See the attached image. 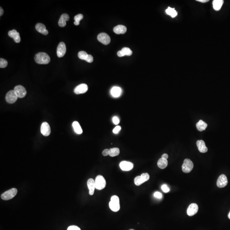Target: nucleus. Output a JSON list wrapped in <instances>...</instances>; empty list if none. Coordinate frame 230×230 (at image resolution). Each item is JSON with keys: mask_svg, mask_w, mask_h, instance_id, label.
<instances>
[{"mask_svg": "<svg viewBox=\"0 0 230 230\" xmlns=\"http://www.w3.org/2000/svg\"><path fill=\"white\" fill-rule=\"evenodd\" d=\"M35 61L38 64H46L50 62V58L46 53L40 52L35 56Z\"/></svg>", "mask_w": 230, "mask_h": 230, "instance_id": "obj_1", "label": "nucleus"}, {"mask_svg": "<svg viewBox=\"0 0 230 230\" xmlns=\"http://www.w3.org/2000/svg\"><path fill=\"white\" fill-rule=\"evenodd\" d=\"M109 206L110 208L113 211H118L120 208L119 197L116 195L112 196L110 199Z\"/></svg>", "mask_w": 230, "mask_h": 230, "instance_id": "obj_2", "label": "nucleus"}, {"mask_svg": "<svg viewBox=\"0 0 230 230\" xmlns=\"http://www.w3.org/2000/svg\"><path fill=\"white\" fill-rule=\"evenodd\" d=\"M18 190L15 188H13L5 191L1 195V198L4 200H8L13 198L17 194Z\"/></svg>", "mask_w": 230, "mask_h": 230, "instance_id": "obj_3", "label": "nucleus"}, {"mask_svg": "<svg viewBox=\"0 0 230 230\" xmlns=\"http://www.w3.org/2000/svg\"><path fill=\"white\" fill-rule=\"evenodd\" d=\"M95 182L96 188L98 190L103 189L106 187V180L104 177L101 175L97 176Z\"/></svg>", "mask_w": 230, "mask_h": 230, "instance_id": "obj_4", "label": "nucleus"}, {"mask_svg": "<svg viewBox=\"0 0 230 230\" xmlns=\"http://www.w3.org/2000/svg\"><path fill=\"white\" fill-rule=\"evenodd\" d=\"M150 175L147 173H143L141 176H137L134 179V183L137 186H139L145 182L148 181Z\"/></svg>", "mask_w": 230, "mask_h": 230, "instance_id": "obj_5", "label": "nucleus"}, {"mask_svg": "<svg viewBox=\"0 0 230 230\" xmlns=\"http://www.w3.org/2000/svg\"><path fill=\"white\" fill-rule=\"evenodd\" d=\"M194 168V164L190 159H184L182 165V170L185 173L191 172Z\"/></svg>", "mask_w": 230, "mask_h": 230, "instance_id": "obj_6", "label": "nucleus"}, {"mask_svg": "<svg viewBox=\"0 0 230 230\" xmlns=\"http://www.w3.org/2000/svg\"><path fill=\"white\" fill-rule=\"evenodd\" d=\"M18 96L14 90L9 91L6 96V101L9 103L13 104L17 101Z\"/></svg>", "mask_w": 230, "mask_h": 230, "instance_id": "obj_7", "label": "nucleus"}, {"mask_svg": "<svg viewBox=\"0 0 230 230\" xmlns=\"http://www.w3.org/2000/svg\"><path fill=\"white\" fill-rule=\"evenodd\" d=\"M14 91L15 92L18 97L19 98L24 97L26 94V91L25 88L21 85H18L15 87Z\"/></svg>", "mask_w": 230, "mask_h": 230, "instance_id": "obj_8", "label": "nucleus"}, {"mask_svg": "<svg viewBox=\"0 0 230 230\" xmlns=\"http://www.w3.org/2000/svg\"><path fill=\"white\" fill-rule=\"evenodd\" d=\"M97 39L99 42L104 45H108L111 41L109 36L105 33H100L98 36Z\"/></svg>", "mask_w": 230, "mask_h": 230, "instance_id": "obj_9", "label": "nucleus"}, {"mask_svg": "<svg viewBox=\"0 0 230 230\" xmlns=\"http://www.w3.org/2000/svg\"><path fill=\"white\" fill-rule=\"evenodd\" d=\"M228 180L227 177L224 174H222L219 176L217 181V186L219 188L225 187L228 184Z\"/></svg>", "mask_w": 230, "mask_h": 230, "instance_id": "obj_10", "label": "nucleus"}, {"mask_svg": "<svg viewBox=\"0 0 230 230\" xmlns=\"http://www.w3.org/2000/svg\"><path fill=\"white\" fill-rule=\"evenodd\" d=\"M41 132L42 134L45 136H48L50 135L51 129L48 123L44 122L42 124L41 127Z\"/></svg>", "mask_w": 230, "mask_h": 230, "instance_id": "obj_11", "label": "nucleus"}, {"mask_svg": "<svg viewBox=\"0 0 230 230\" xmlns=\"http://www.w3.org/2000/svg\"><path fill=\"white\" fill-rule=\"evenodd\" d=\"M66 46L63 42L59 43L57 49V54L59 57H61L64 56L66 54Z\"/></svg>", "mask_w": 230, "mask_h": 230, "instance_id": "obj_12", "label": "nucleus"}, {"mask_svg": "<svg viewBox=\"0 0 230 230\" xmlns=\"http://www.w3.org/2000/svg\"><path fill=\"white\" fill-rule=\"evenodd\" d=\"M198 209L199 208L197 204L192 203L189 206L187 209V214L189 216H194L198 212Z\"/></svg>", "mask_w": 230, "mask_h": 230, "instance_id": "obj_13", "label": "nucleus"}, {"mask_svg": "<svg viewBox=\"0 0 230 230\" xmlns=\"http://www.w3.org/2000/svg\"><path fill=\"white\" fill-rule=\"evenodd\" d=\"M88 87L87 85L85 84H82L77 86L75 88V93L76 94H83L85 93L88 91Z\"/></svg>", "mask_w": 230, "mask_h": 230, "instance_id": "obj_14", "label": "nucleus"}, {"mask_svg": "<svg viewBox=\"0 0 230 230\" xmlns=\"http://www.w3.org/2000/svg\"><path fill=\"white\" fill-rule=\"evenodd\" d=\"M120 169L124 171H129L133 169L134 165L132 163L127 161H122L119 164Z\"/></svg>", "mask_w": 230, "mask_h": 230, "instance_id": "obj_15", "label": "nucleus"}, {"mask_svg": "<svg viewBox=\"0 0 230 230\" xmlns=\"http://www.w3.org/2000/svg\"><path fill=\"white\" fill-rule=\"evenodd\" d=\"M8 35L10 37L13 38L15 42L17 43H19L20 42V38L19 33L16 30H13L9 31L8 32Z\"/></svg>", "mask_w": 230, "mask_h": 230, "instance_id": "obj_16", "label": "nucleus"}, {"mask_svg": "<svg viewBox=\"0 0 230 230\" xmlns=\"http://www.w3.org/2000/svg\"><path fill=\"white\" fill-rule=\"evenodd\" d=\"M69 19V16L67 14L64 13L62 15L58 20V25L60 27H64L66 25V21Z\"/></svg>", "mask_w": 230, "mask_h": 230, "instance_id": "obj_17", "label": "nucleus"}, {"mask_svg": "<svg viewBox=\"0 0 230 230\" xmlns=\"http://www.w3.org/2000/svg\"><path fill=\"white\" fill-rule=\"evenodd\" d=\"M87 184L89 190V194L90 195H93L94 194V190L96 188L95 180L93 178H90L87 181Z\"/></svg>", "mask_w": 230, "mask_h": 230, "instance_id": "obj_18", "label": "nucleus"}, {"mask_svg": "<svg viewBox=\"0 0 230 230\" xmlns=\"http://www.w3.org/2000/svg\"><path fill=\"white\" fill-rule=\"evenodd\" d=\"M36 29L38 32L43 35H47L48 34V31L46 29V26L42 23H38L36 24Z\"/></svg>", "mask_w": 230, "mask_h": 230, "instance_id": "obj_19", "label": "nucleus"}, {"mask_svg": "<svg viewBox=\"0 0 230 230\" xmlns=\"http://www.w3.org/2000/svg\"><path fill=\"white\" fill-rule=\"evenodd\" d=\"M196 145L200 152L205 153L208 151L207 147H206L205 142L202 140L197 141Z\"/></svg>", "mask_w": 230, "mask_h": 230, "instance_id": "obj_20", "label": "nucleus"}, {"mask_svg": "<svg viewBox=\"0 0 230 230\" xmlns=\"http://www.w3.org/2000/svg\"><path fill=\"white\" fill-rule=\"evenodd\" d=\"M114 31L117 34H124L127 31V28L124 26L119 25L115 26Z\"/></svg>", "mask_w": 230, "mask_h": 230, "instance_id": "obj_21", "label": "nucleus"}, {"mask_svg": "<svg viewBox=\"0 0 230 230\" xmlns=\"http://www.w3.org/2000/svg\"><path fill=\"white\" fill-rule=\"evenodd\" d=\"M122 93V89L118 87H114L111 90V95L115 98L120 96Z\"/></svg>", "mask_w": 230, "mask_h": 230, "instance_id": "obj_22", "label": "nucleus"}, {"mask_svg": "<svg viewBox=\"0 0 230 230\" xmlns=\"http://www.w3.org/2000/svg\"><path fill=\"white\" fill-rule=\"evenodd\" d=\"M224 1L223 0H214L213 1V9L216 11H219L223 6Z\"/></svg>", "mask_w": 230, "mask_h": 230, "instance_id": "obj_23", "label": "nucleus"}, {"mask_svg": "<svg viewBox=\"0 0 230 230\" xmlns=\"http://www.w3.org/2000/svg\"><path fill=\"white\" fill-rule=\"evenodd\" d=\"M72 125H73L74 130L75 133L78 134H82V132H83V130H82L80 125L79 124L78 122L75 121L73 123Z\"/></svg>", "mask_w": 230, "mask_h": 230, "instance_id": "obj_24", "label": "nucleus"}, {"mask_svg": "<svg viewBox=\"0 0 230 230\" xmlns=\"http://www.w3.org/2000/svg\"><path fill=\"white\" fill-rule=\"evenodd\" d=\"M196 128L200 131H202L205 130L208 126V124L202 120H200L196 124Z\"/></svg>", "mask_w": 230, "mask_h": 230, "instance_id": "obj_25", "label": "nucleus"}, {"mask_svg": "<svg viewBox=\"0 0 230 230\" xmlns=\"http://www.w3.org/2000/svg\"><path fill=\"white\" fill-rule=\"evenodd\" d=\"M168 161L167 159H163L160 158L158 161L157 165L160 169H165L168 166Z\"/></svg>", "mask_w": 230, "mask_h": 230, "instance_id": "obj_26", "label": "nucleus"}, {"mask_svg": "<svg viewBox=\"0 0 230 230\" xmlns=\"http://www.w3.org/2000/svg\"><path fill=\"white\" fill-rule=\"evenodd\" d=\"M120 153V150L119 148L115 147V148H110L109 149V156L111 157H114L118 156Z\"/></svg>", "mask_w": 230, "mask_h": 230, "instance_id": "obj_27", "label": "nucleus"}, {"mask_svg": "<svg viewBox=\"0 0 230 230\" xmlns=\"http://www.w3.org/2000/svg\"><path fill=\"white\" fill-rule=\"evenodd\" d=\"M165 11L167 14L171 15L172 18H174L177 15V13L174 8H172L170 7H169Z\"/></svg>", "mask_w": 230, "mask_h": 230, "instance_id": "obj_28", "label": "nucleus"}, {"mask_svg": "<svg viewBox=\"0 0 230 230\" xmlns=\"http://www.w3.org/2000/svg\"><path fill=\"white\" fill-rule=\"evenodd\" d=\"M83 17L84 16L81 14H79L75 15L74 17L75 22L74 23V24L76 26L79 25L80 24V21L83 19Z\"/></svg>", "mask_w": 230, "mask_h": 230, "instance_id": "obj_29", "label": "nucleus"}, {"mask_svg": "<svg viewBox=\"0 0 230 230\" xmlns=\"http://www.w3.org/2000/svg\"><path fill=\"white\" fill-rule=\"evenodd\" d=\"M124 56H130L132 55L133 52L132 50L128 48H124L121 50Z\"/></svg>", "mask_w": 230, "mask_h": 230, "instance_id": "obj_30", "label": "nucleus"}, {"mask_svg": "<svg viewBox=\"0 0 230 230\" xmlns=\"http://www.w3.org/2000/svg\"><path fill=\"white\" fill-rule=\"evenodd\" d=\"M88 56L87 53L84 51H80L78 54V57L81 60H85Z\"/></svg>", "mask_w": 230, "mask_h": 230, "instance_id": "obj_31", "label": "nucleus"}, {"mask_svg": "<svg viewBox=\"0 0 230 230\" xmlns=\"http://www.w3.org/2000/svg\"><path fill=\"white\" fill-rule=\"evenodd\" d=\"M8 62L7 60L3 58H1L0 59V67L5 68L7 66Z\"/></svg>", "mask_w": 230, "mask_h": 230, "instance_id": "obj_32", "label": "nucleus"}, {"mask_svg": "<svg viewBox=\"0 0 230 230\" xmlns=\"http://www.w3.org/2000/svg\"><path fill=\"white\" fill-rule=\"evenodd\" d=\"M162 189L165 193H168L170 191V189L166 184H163L162 186Z\"/></svg>", "mask_w": 230, "mask_h": 230, "instance_id": "obj_33", "label": "nucleus"}, {"mask_svg": "<svg viewBox=\"0 0 230 230\" xmlns=\"http://www.w3.org/2000/svg\"><path fill=\"white\" fill-rule=\"evenodd\" d=\"M67 230H81L78 226L75 225H71L68 228Z\"/></svg>", "mask_w": 230, "mask_h": 230, "instance_id": "obj_34", "label": "nucleus"}, {"mask_svg": "<svg viewBox=\"0 0 230 230\" xmlns=\"http://www.w3.org/2000/svg\"><path fill=\"white\" fill-rule=\"evenodd\" d=\"M85 61L88 63H92L93 61V57L91 55H88L87 58L86 59Z\"/></svg>", "mask_w": 230, "mask_h": 230, "instance_id": "obj_35", "label": "nucleus"}, {"mask_svg": "<svg viewBox=\"0 0 230 230\" xmlns=\"http://www.w3.org/2000/svg\"><path fill=\"white\" fill-rule=\"evenodd\" d=\"M154 197H156V198L159 199H161L162 197H163V195H162V194L159 192H155L154 194Z\"/></svg>", "mask_w": 230, "mask_h": 230, "instance_id": "obj_36", "label": "nucleus"}, {"mask_svg": "<svg viewBox=\"0 0 230 230\" xmlns=\"http://www.w3.org/2000/svg\"><path fill=\"white\" fill-rule=\"evenodd\" d=\"M121 127L120 126H117L113 130V133L114 134H117L121 130Z\"/></svg>", "mask_w": 230, "mask_h": 230, "instance_id": "obj_37", "label": "nucleus"}, {"mask_svg": "<svg viewBox=\"0 0 230 230\" xmlns=\"http://www.w3.org/2000/svg\"><path fill=\"white\" fill-rule=\"evenodd\" d=\"M113 121L114 123V124H116V125L118 124H119V119L117 116H114L113 117Z\"/></svg>", "mask_w": 230, "mask_h": 230, "instance_id": "obj_38", "label": "nucleus"}, {"mask_svg": "<svg viewBox=\"0 0 230 230\" xmlns=\"http://www.w3.org/2000/svg\"><path fill=\"white\" fill-rule=\"evenodd\" d=\"M102 155L104 156H107L109 155V150L106 149L104 150L102 152Z\"/></svg>", "mask_w": 230, "mask_h": 230, "instance_id": "obj_39", "label": "nucleus"}, {"mask_svg": "<svg viewBox=\"0 0 230 230\" xmlns=\"http://www.w3.org/2000/svg\"><path fill=\"white\" fill-rule=\"evenodd\" d=\"M117 55L118 56H119V57H120L124 56V55L123 54L122 52V51H121V50H120V51H118V52H117Z\"/></svg>", "mask_w": 230, "mask_h": 230, "instance_id": "obj_40", "label": "nucleus"}, {"mask_svg": "<svg viewBox=\"0 0 230 230\" xmlns=\"http://www.w3.org/2000/svg\"><path fill=\"white\" fill-rule=\"evenodd\" d=\"M168 158H169V156L166 153H165L162 156V158L163 159H167Z\"/></svg>", "mask_w": 230, "mask_h": 230, "instance_id": "obj_41", "label": "nucleus"}, {"mask_svg": "<svg viewBox=\"0 0 230 230\" xmlns=\"http://www.w3.org/2000/svg\"><path fill=\"white\" fill-rule=\"evenodd\" d=\"M196 1L201 3H206L209 1V0H196Z\"/></svg>", "mask_w": 230, "mask_h": 230, "instance_id": "obj_42", "label": "nucleus"}, {"mask_svg": "<svg viewBox=\"0 0 230 230\" xmlns=\"http://www.w3.org/2000/svg\"><path fill=\"white\" fill-rule=\"evenodd\" d=\"M0 10H1V11H0V12H0V16H1L3 14V10L1 7V9H0Z\"/></svg>", "mask_w": 230, "mask_h": 230, "instance_id": "obj_43", "label": "nucleus"}, {"mask_svg": "<svg viewBox=\"0 0 230 230\" xmlns=\"http://www.w3.org/2000/svg\"><path fill=\"white\" fill-rule=\"evenodd\" d=\"M228 217H229V218L230 219V211L229 213V215H228Z\"/></svg>", "mask_w": 230, "mask_h": 230, "instance_id": "obj_44", "label": "nucleus"}, {"mask_svg": "<svg viewBox=\"0 0 230 230\" xmlns=\"http://www.w3.org/2000/svg\"><path fill=\"white\" fill-rule=\"evenodd\" d=\"M129 230H135L133 229H130Z\"/></svg>", "mask_w": 230, "mask_h": 230, "instance_id": "obj_45", "label": "nucleus"}]
</instances>
